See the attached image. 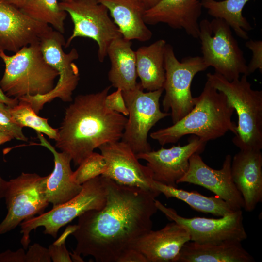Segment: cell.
Instances as JSON below:
<instances>
[{"instance_id":"cell-1","label":"cell","mask_w":262,"mask_h":262,"mask_svg":"<svg viewBox=\"0 0 262 262\" xmlns=\"http://www.w3.org/2000/svg\"><path fill=\"white\" fill-rule=\"evenodd\" d=\"M104 179L105 205L80 215L71 234L77 242L70 253L72 261H82V255L98 262H118L137 239L152 229L156 197L161 193Z\"/></svg>"},{"instance_id":"cell-2","label":"cell","mask_w":262,"mask_h":262,"mask_svg":"<svg viewBox=\"0 0 262 262\" xmlns=\"http://www.w3.org/2000/svg\"><path fill=\"white\" fill-rule=\"evenodd\" d=\"M111 87L78 95L66 109L55 147L69 155L75 165L101 145L121 139L127 118L106 106L105 100Z\"/></svg>"},{"instance_id":"cell-3","label":"cell","mask_w":262,"mask_h":262,"mask_svg":"<svg viewBox=\"0 0 262 262\" xmlns=\"http://www.w3.org/2000/svg\"><path fill=\"white\" fill-rule=\"evenodd\" d=\"M195 98L194 107L186 115L172 125L151 132L150 137L164 146L189 134L207 143L229 131L236 134L237 125L231 120L235 110L224 93L207 80L200 95Z\"/></svg>"},{"instance_id":"cell-4","label":"cell","mask_w":262,"mask_h":262,"mask_svg":"<svg viewBox=\"0 0 262 262\" xmlns=\"http://www.w3.org/2000/svg\"><path fill=\"white\" fill-rule=\"evenodd\" d=\"M5 65L0 88L9 98L45 95L55 87L57 71L45 60L40 41L24 46L13 55L0 51Z\"/></svg>"},{"instance_id":"cell-5","label":"cell","mask_w":262,"mask_h":262,"mask_svg":"<svg viewBox=\"0 0 262 262\" xmlns=\"http://www.w3.org/2000/svg\"><path fill=\"white\" fill-rule=\"evenodd\" d=\"M241 77L229 81L214 73L207 74V81L226 96L238 115L233 144L240 150L262 148V91L254 90L247 80Z\"/></svg>"},{"instance_id":"cell-6","label":"cell","mask_w":262,"mask_h":262,"mask_svg":"<svg viewBox=\"0 0 262 262\" xmlns=\"http://www.w3.org/2000/svg\"><path fill=\"white\" fill-rule=\"evenodd\" d=\"M106 201L103 176L100 175L85 182L82 184L80 193L72 198L20 224L21 233L23 235L21 243L23 248H28L31 242L30 234L33 230L43 227L45 234L55 238L60 228L86 212L102 209Z\"/></svg>"},{"instance_id":"cell-7","label":"cell","mask_w":262,"mask_h":262,"mask_svg":"<svg viewBox=\"0 0 262 262\" xmlns=\"http://www.w3.org/2000/svg\"><path fill=\"white\" fill-rule=\"evenodd\" d=\"M199 38L202 58L209 67L229 81L248 76L247 65L244 53L234 37L231 28L223 19H207L199 23Z\"/></svg>"},{"instance_id":"cell-8","label":"cell","mask_w":262,"mask_h":262,"mask_svg":"<svg viewBox=\"0 0 262 262\" xmlns=\"http://www.w3.org/2000/svg\"><path fill=\"white\" fill-rule=\"evenodd\" d=\"M66 44L63 33L52 30L45 33L40 39V49L46 61L59 73V78L54 88L43 95L26 96L18 100L29 102L37 114L47 102L55 98L64 102L72 100V96L80 80L79 70L74 61L79 57L75 48L68 53H65L63 47Z\"/></svg>"},{"instance_id":"cell-9","label":"cell","mask_w":262,"mask_h":262,"mask_svg":"<svg viewBox=\"0 0 262 262\" xmlns=\"http://www.w3.org/2000/svg\"><path fill=\"white\" fill-rule=\"evenodd\" d=\"M164 66L165 95L162 101L165 112L171 110L173 123H175L193 108L196 98L191 90L192 82L198 72L208 68L201 56L187 57L179 61L173 48L166 44Z\"/></svg>"},{"instance_id":"cell-10","label":"cell","mask_w":262,"mask_h":262,"mask_svg":"<svg viewBox=\"0 0 262 262\" xmlns=\"http://www.w3.org/2000/svg\"><path fill=\"white\" fill-rule=\"evenodd\" d=\"M143 90L139 82L133 89L122 91L129 117L121 139L136 154L151 150L147 141L149 131L159 121L170 115L160 109L159 101L163 88L146 92Z\"/></svg>"},{"instance_id":"cell-11","label":"cell","mask_w":262,"mask_h":262,"mask_svg":"<svg viewBox=\"0 0 262 262\" xmlns=\"http://www.w3.org/2000/svg\"><path fill=\"white\" fill-rule=\"evenodd\" d=\"M59 6L70 15L74 25L72 33L65 47H68L75 38H91L97 42L98 59L103 62L112 41L122 37L117 26L109 16L107 8L98 0L59 2Z\"/></svg>"},{"instance_id":"cell-12","label":"cell","mask_w":262,"mask_h":262,"mask_svg":"<svg viewBox=\"0 0 262 262\" xmlns=\"http://www.w3.org/2000/svg\"><path fill=\"white\" fill-rule=\"evenodd\" d=\"M47 176L22 172L8 181L4 198L7 213L0 223V235L15 229L24 220L41 214L49 204L45 195Z\"/></svg>"},{"instance_id":"cell-13","label":"cell","mask_w":262,"mask_h":262,"mask_svg":"<svg viewBox=\"0 0 262 262\" xmlns=\"http://www.w3.org/2000/svg\"><path fill=\"white\" fill-rule=\"evenodd\" d=\"M155 205L169 220L183 227L188 232L190 241L200 244L217 243L227 241L242 242L247 235L243 223L242 210L218 218L193 217L187 218L178 214L156 199Z\"/></svg>"},{"instance_id":"cell-14","label":"cell","mask_w":262,"mask_h":262,"mask_svg":"<svg viewBox=\"0 0 262 262\" xmlns=\"http://www.w3.org/2000/svg\"><path fill=\"white\" fill-rule=\"evenodd\" d=\"M206 144L192 135L185 145L178 144L169 148L161 147L157 150L136 154V156L147 162V166L150 169L154 180L177 187V181L188 170L191 156L203 152Z\"/></svg>"},{"instance_id":"cell-15","label":"cell","mask_w":262,"mask_h":262,"mask_svg":"<svg viewBox=\"0 0 262 262\" xmlns=\"http://www.w3.org/2000/svg\"><path fill=\"white\" fill-rule=\"evenodd\" d=\"M231 160V156L227 155L222 167L214 169L205 163L199 153H195L189 159L188 171L177 181V184L187 182L203 187L224 200L234 210H242L244 206V200L232 178Z\"/></svg>"},{"instance_id":"cell-16","label":"cell","mask_w":262,"mask_h":262,"mask_svg":"<svg viewBox=\"0 0 262 262\" xmlns=\"http://www.w3.org/2000/svg\"><path fill=\"white\" fill-rule=\"evenodd\" d=\"M98 148L107 163V169L102 176L122 185L156 190L152 186L150 169L139 163L128 144L119 140L104 144Z\"/></svg>"},{"instance_id":"cell-17","label":"cell","mask_w":262,"mask_h":262,"mask_svg":"<svg viewBox=\"0 0 262 262\" xmlns=\"http://www.w3.org/2000/svg\"><path fill=\"white\" fill-rule=\"evenodd\" d=\"M52 29L28 17L5 0H0V51L16 53L24 46L39 42Z\"/></svg>"},{"instance_id":"cell-18","label":"cell","mask_w":262,"mask_h":262,"mask_svg":"<svg viewBox=\"0 0 262 262\" xmlns=\"http://www.w3.org/2000/svg\"><path fill=\"white\" fill-rule=\"evenodd\" d=\"M190 241L187 231L173 221L160 230L151 229L142 235L131 248L141 253L147 262H176L182 246Z\"/></svg>"},{"instance_id":"cell-19","label":"cell","mask_w":262,"mask_h":262,"mask_svg":"<svg viewBox=\"0 0 262 262\" xmlns=\"http://www.w3.org/2000/svg\"><path fill=\"white\" fill-rule=\"evenodd\" d=\"M202 8L201 0H161L145 11L143 18L146 24H166L174 29H183L188 35L198 38V19Z\"/></svg>"},{"instance_id":"cell-20","label":"cell","mask_w":262,"mask_h":262,"mask_svg":"<svg viewBox=\"0 0 262 262\" xmlns=\"http://www.w3.org/2000/svg\"><path fill=\"white\" fill-rule=\"evenodd\" d=\"M231 174L241 193L246 211L254 210L262 200V153L261 150H240L232 158Z\"/></svg>"},{"instance_id":"cell-21","label":"cell","mask_w":262,"mask_h":262,"mask_svg":"<svg viewBox=\"0 0 262 262\" xmlns=\"http://www.w3.org/2000/svg\"><path fill=\"white\" fill-rule=\"evenodd\" d=\"M37 137L43 146L53 154L54 168L52 172L47 176L45 185L46 198L52 204V208L65 203L78 195L82 185L76 183L72 179L73 171L70 166L71 158L66 153L56 151L40 132Z\"/></svg>"},{"instance_id":"cell-22","label":"cell","mask_w":262,"mask_h":262,"mask_svg":"<svg viewBox=\"0 0 262 262\" xmlns=\"http://www.w3.org/2000/svg\"><path fill=\"white\" fill-rule=\"evenodd\" d=\"M110 13L122 37L126 39L146 42L152 33L145 23L146 9L140 0H98Z\"/></svg>"},{"instance_id":"cell-23","label":"cell","mask_w":262,"mask_h":262,"mask_svg":"<svg viewBox=\"0 0 262 262\" xmlns=\"http://www.w3.org/2000/svg\"><path fill=\"white\" fill-rule=\"evenodd\" d=\"M255 260L237 241L200 244L192 241L182 246L176 262H254Z\"/></svg>"},{"instance_id":"cell-24","label":"cell","mask_w":262,"mask_h":262,"mask_svg":"<svg viewBox=\"0 0 262 262\" xmlns=\"http://www.w3.org/2000/svg\"><path fill=\"white\" fill-rule=\"evenodd\" d=\"M131 46V40L120 37L113 40L107 49L111 63L108 79L111 86L122 91L133 89L138 83L135 51Z\"/></svg>"},{"instance_id":"cell-25","label":"cell","mask_w":262,"mask_h":262,"mask_svg":"<svg viewBox=\"0 0 262 262\" xmlns=\"http://www.w3.org/2000/svg\"><path fill=\"white\" fill-rule=\"evenodd\" d=\"M166 42L159 39L135 51L136 71L144 90L163 88L165 81L164 50Z\"/></svg>"},{"instance_id":"cell-26","label":"cell","mask_w":262,"mask_h":262,"mask_svg":"<svg viewBox=\"0 0 262 262\" xmlns=\"http://www.w3.org/2000/svg\"><path fill=\"white\" fill-rule=\"evenodd\" d=\"M154 189L169 198L174 197L187 203L193 209L221 217L231 213L234 210L227 202L218 196H206L198 193L189 192L177 187L168 186L154 180Z\"/></svg>"},{"instance_id":"cell-27","label":"cell","mask_w":262,"mask_h":262,"mask_svg":"<svg viewBox=\"0 0 262 262\" xmlns=\"http://www.w3.org/2000/svg\"><path fill=\"white\" fill-rule=\"evenodd\" d=\"M250 0H201L202 7L214 18L224 20L235 34L244 40H248V32L253 27L243 16L242 11L246 3Z\"/></svg>"},{"instance_id":"cell-28","label":"cell","mask_w":262,"mask_h":262,"mask_svg":"<svg viewBox=\"0 0 262 262\" xmlns=\"http://www.w3.org/2000/svg\"><path fill=\"white\" fill-rule=\"evenodd\" d=\"M20 10L31 18L64 33L67 13L61 9L58 0H25Z\"/></svg>"},{"instance_id":"cell-29","label":"cell","mask_w":262,"mask_h":262,"mask_svg":"<svg viewBox=\"0 0 262 262\" xmlns=\"http://www.w3.org/2000/svg\"><path fill=\"white\" fill-rule=\"evenodd\" d=\"M17 104L9 106V111L13 120L21 128L27 127L44 133L50 139L56 140L58 129L50 126L48 119L39 116L31 104L24 100H18Z\"/></svg>"},{"instance_id":"cell-30","label":"cell","mask_w":262,"mask_h":262,"mask_svg":"<svg viewBox=\"0 0 262 262\" xmlns=\"http://www.w3.org/2000/svg\"><path fill=\"white\" fill-rule=\"evenodd\" d=\"M107 169V163L101 154L93 152L73 172L72 179L82 185L85 182L102 175Z\"/></svg>"},{"instance_id":"cell-31","label":"cell","mask_w":262,"mask_h":262,"mask_svg":"<svg viewBox=\"0 0 262 262\" xmlns=\"http://www.w3.org/2000/svg\"><path fill=\"white\" fill-rule=\"evenodd\" d=\"M0 130L9 135L12 139L23 141L28 140L22 132V128L13 120L9 106L1 102H0Z\"/></svg>"},{"instance_id":"cell-32","label":"cell","mask_w":262,"mask_h":262,"mask_svg":"<svg viewBox=\"0 0 262 262\" xmlns=\"http://www.w3.org/2000/svg\"><path fill=\"white\" fill-rule=\"evenodd\" d=\"M75 228V225L68 226L56 241L49 247V251L51 259L54 262H72L70 253L66 246V240L71 234Z\"/></svg>"},{"instance_id":"cell-33","label":"cell","mask_w":262,"mask_h":262,"mask_svg":"<svg viewBox=\"0 0 262 262\" xmlns=\"http://www.w3.org/2000/svg\"><path fill=\"white\" fill-rule=\"evenodd\" d=\"M246 46L252 53V58L247 65L248 75L258 69L262 72V41L261 40H249L246 42Z\"/></svg>"},{"instance_id":"cell-34","label":"cell","mask_w":262,"mask_h":262,"mask_svg":"<svg viewBox=\"0 0 262 262\" xmlns=\"http://www.w3.org/2000/svg\"><path fill=\"white\" fill-rule=\"evenodd\" d=\"M106 106L111 110L120 113L124 116H128L129 111L123 97L122 91L116 90L108 94L105 100Z\"/></svg>"},{"instance_id":"cell-35","label":"cell","mask_w":262,"mask_h":262,"mask_svg":"<svg viewBox=\"0 0 262 262\" xmlns=\"http://www.w3.org/2000/svg\"><path fill=\"white\" fill-rule=\"evenodd\" d=\"M25 255V262H50L51 259L48 248L37 243L28 246Z\"/></svg>"},{"instance_id":"cell-36","label":"cell","mask_w":262,"mask_h":262,"mask_svg":"<svg viewBox=\"0 0 262 262\" xmlns=\"http://www.w3.org/2000/svg\"><path fill=\"white\" fill-rule=\"evenodd\" d=\"M24 248H20L16 251L8 249L0 254V262H25Z\"/></svg>"},{"instance_id":"cell-37","label":"cell","mask_w":262,"mask_h":262,"mask_svg":"<svg viewBox=\"0 0 262 262\" xmlns=\"http://www.w3.org/2000/svg\"><path fill=\"white\" fill-rule=\"evenodd\" d=\"M118 262H147V261L141 253L130 248L120 257Z\"/></svg>"},{"instance_id":"cell-38","label":"cell","mask_w":262,"mask_h":262,"mask_svg":"<svg viewBox=\"0 0 262 262\" xmlns=\"http://www.w3.org/2000/svg\"><path fill=\"white\" fill-rule=\"evenodd\" d=\"M19 100L16 98L7 96L0 88V102L3 103L9 107H12L18 103Z\"/></svg>"},{"instance_id":"cell-39","label":"cell","mask_w":262,"mask_h":262,"mask_svg":"<svg viewBox=\"0 0 262 262\" xmlns=\"http://www.w3.org/2000/svg\"><path fill=\"white\" fill-rule=\"evenodd\" d=\"M7 185L8 181L4 180L0 175V199L4 198Z\"/></svg>"},{"instance_id":"cell-40","label":"cell","mask_w":262,"mask_h":262,"mask_svg":"<svg viewBox=\"0 0 262 262\" xmlns=\"http://www.w3.org/2000/svg\"><path fill=\"white\" fill-rule=\"evenodd\" d=\"M146 10L150 9L157 4L161 0H140Z\"/></svg>"},{"instance_id":"cell-41","label":"cell","mask_w":262,"mask_h":262,"mask_svg":"<svg viewBox=\"0 0 262 262\" xmlns=\"http://www.w3.org/2000/svg\"><path fill=\"white\" fill-rule=\"evenodd\" d=\"M12 139V138L6 133L0 130V146Z\"/></svg>"},{"instance_id":"cell-42","label":"cell","mask_w":262,"mask_h":262,"mask_svg":"<svg viewBox=\"0 0 262 262\" xmlns=\"http://www.w3.org/2000/svg\"><path fill=\"white\" fill-rule=\"evenodd\" d=\"M8 3L20 8L23 5L25 0H5Z\"/></svg>"},{"instance_id":"cell-43","label":"cell","mask_w":262,"mask_h":262,"mask_svg":"<svg viewBox=\"0 0 262 262\" xmlns=\"http://www.w3.org/2000/svg\"><path fill=\"white\" fill-rule=\"evenodd\" d=\"M60 0V2H67V1H72L74 0Z\"/></svg>"}]
</instances>
